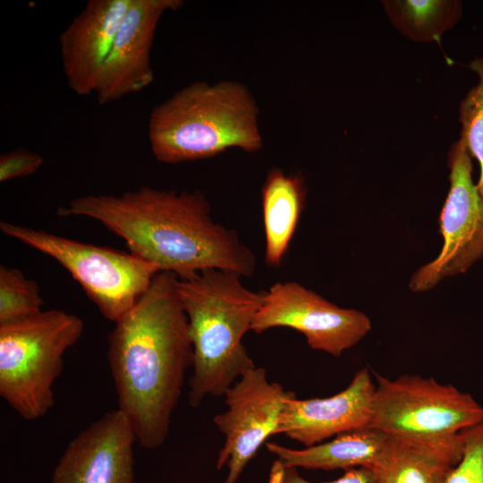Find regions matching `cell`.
Wrapping results in <instances>:
<instances>
[{"label": "cell", "mask_w": 483, "mask_h": 483, "mask_svg": "<svg viewBox=\"0 0 483 483\" xmlns=\"http://www.w3.org/2000/svg\"><path fill=\"white\" fill-rule=\"evenodd\" d=\"M274 327L299 331L313 350L334 357L357 344L371 329L369 318L354 309H343L296 282H277L265 291L250 330Z\"/></svg>", "instance_id": "obj_9"}, {"label": "cell", "mask_w": 483, "mask_h": 483, "mask_svg": "<svg viewBox=\"0 0 483 483\" xmlns=\"http://www.w3.org/2000/svg\"><path fill=\"white\" fill-rule=\"evenodd\" d=\"M392 25L417 42H436L460 19L462 4L452 0L382 1Z\"/></svg>", "instance_id": "obj_18"}, {"label": "cell", "mask_w": 483, "mask_h": 483, "mask_svg": "<svg viewBox=\"0 0 483 483\" xmlns=\"http://www.w3.org/2000/svg\"><path fill=\"white\" fill-rule=\"evenodd\" d=\"M83 330L80 317L61 309L0 325V396L22 419L36 420L53 408L64 353Z\"/></svg>", "instance_id": "obj_5"}, {"label": "cell", "mask_w": 483, "mask_h": 483, "mask_svg": "<svg viewBox=\"0 0 483 483\" xmlns=\"http://www.w3.org/2000/svg\"><path fill=\"white\" fill-rule=\"evenodd\" d=\"M131 0H89L59 37L66 83L79 96L96 93L105 62Z\"/></svg>", "instance_id": "obj_14"}, {"label": "cell", "mask_w": 483, "mask_h": 483, "mask_svg": "<svg viewBox=\"0 0 483 483\" xmlns=\"http://www.w3.org/2000/svg\"><path fill=\"white\" fill-rule=\"evenodd\" d=\"M470 67L479 76V82L462 99L459 107V121L462 125L461 140L470 157L480 165L477 188L483 197V59L473 60Z\"/></svg>", "instance_id": "obj_20"}, {"label": "cell", "mask_w": 483, "mask_h": 483, "mask_svg": "<svg viewBox=\"0 0 483 483\" xmlns=\"http://www.w3.org/2000/svg\"><path fill=\"white\" fill-rule=\"evenodd\" d=\"M44 301L39 286L15 267H0V325L33 317L41 311Z\"/></svg>", "instance_id": "obj_19"}, {"label": "cell", "mask_w": 483, "mask_h": 483, "mask_svg": "<svg viewBox=\"0 0 483 483\" xmlns=\"http://www.w3.org/2000/svg\"><path fill=\"white\" fill-rule=\"evenodd\" d=\"M178 279L160 271L108 336L117 410L127 418L137 443L148 450L165 442L187 370L193 365Z\"/></svg>", "instance_id": "obj_2"}, {"label": "cell", "mask_w": 483, "mask_h": 483, "mask_svg": "<svg viewBox=\"0 0 483 483\" xmlns=\"http://www.w3.org/2000/svg\"><path fill=\"white\" fill-rule=\"evenodd\" d=\"M267 483H316L305 479L300 475L295 467L284 465L279 460H275L270 467ZM319 483H375L371 468L359 467L346 470L337 479Z\"/></svg>", "instance_id": "obj_22"}, {"label": "cell", "mask_w": 483, "mask_h": 483, "mask_svg": "<svg viewBox=\"0 0 483 483\" xmlns=\"http://www.w3.org/2000/svg\"><path fill=\"white\" fill-rule=\"evenodd\" d=\"M259 109L239 81H195L157 105L148 122L154 157L165 164L209 158L230 148L263 147Z\"/></svg>", "instance_id": "obj_4"}, {"label": "cell", "mask_w": 483, "mask_h": 483, "mask_svg": "<svg viewBox=\"0 0 483 483\" xmlns=\"http://www.w3.org/2000/svg\"><path fill=\"white\" fill-rule=\"evenodd\" d=\"M369 428L388 435L437 436L459 434L483 420V406L469 393L433 377L375 373Z\"/></svg>", "instance_id": "obj_7"}, {"label": "cell", "mask_w": 483, "mask_h": 483, "mask_svg": "<svg viewBox=\"0 0 483 483\" xmlns=\"http://www.w3.org/2000/svg\"><path fill=\"white\" fill-rule=\"evenodd\" d=\"M0 230L64 267L102 316L114 323L133 307L160 272L157 265L131 252L7 221L0 222Z\"/></svg>", "instance_id": "obj_6"}, {"label": "cell", "mask_w": 483, "mask_h": 483, "mask_svg": "<svg viewBox=\"0 0 483 483\" xmlns=\"http://www.w3.org/2000/svg\"><path fill=\"white\" fill-rule=\"evenodd\" d=\"M376 385L369 370H358L350 384L325 398H288L275 435L284 434L305 447L340 434L369 428Z\"/></svg>", "instance_id": "obj_13"}, {"label": "cell", "mask_w": 483, "mask_h": 483, "mask_svg": "<svg viewBox=\"0 0 483 483\" xmlns=\"http://www.w3.org/2000/svg\"><path fill=\"white\" fill-rule=\"evenodd\" d=\"M276 382H269L266 369L258 368L241 377L225 394L227 409L213 422L225 441L216 462L228 468L223 483H236L250 461L269 436H275L285 401L294 395Z\"/></svg>", "instance_id": "obj_10"}, {"label": "cell", "mask_w": 483, "mask_h": 483, "mask_svg": "<svg viewBox=\"0 0 483 483\" xmlns=\"http://www.w3.org/2000/svg\"><path fill=\"white\" fill-rule=\"evenodd\" d=\"M387 436L365 428L304 449H292L276 443H267L266 446L285 466L323 470L372 469L385 448Z\"/></svg>", "instance_id": "obj_16"}, {"label": "cell", "mask_w": 483, "mask_h": 483, "mask_svg": "<svg viewBox=\"0 0 483 483\" xmlns=\"http://www.w3.org/2000/svg\"><path fill=\"white\" fill-rule=\"evenodd\" d=\"M44 157L26 148H16L0 156V182L33 174L43 165Z\"/></svg>", "instance_id": "obj_23"}, {"label": "cell", "mask_w": 483, "mask_h": 483, "mask_svg": "<svg viewBox=\"0 0 483 483\" xmlns=\"http://www.w3.org/2000/svg\"><path fill=\"white\" fill-rule=\"evenodd\" d=\"M450 188L439 218L444 244L433 261L411 279L413 292L431 289L443 278L465 272L483 256V197L472 180L470 155L462 140L448 154Z\"/></svg>", "instance_id": "obj_8"}, {"label": "cell", "mask_w": 483, "mask_h": 483, "mask_svg": "<svg viewBox=\"0 0 483 483\" xmlns=\"http://www.w3.org/2000/svg\"><path fill=\"white\" fill-rule=\"evenodd\" d=\"M462 451L461 432L437 436L388 435L372 468L375 483H445Z\"/></svg>", "instance_id": "obj_15"}, {"label": "cell", "mask_w": 483, "mask_h": 483, "mask_svg": "<svg viewBox=\"0 0 483 483\" xmlns=\"http://www.w3.org/2000/svg\"><path fill=\"white\" fill-rule=\"evenodd\" d=\"M182 0H131L105 62L95 96L107 105L138 93L154 80L151 49L158 23Z\"/></svg>", "instance_id": "obj_11"}, {"label": "cell", "mask_w": 483, "mask_h": 483, "mask_svg": "<svg viewBox=\"0 0 483 483\" xmlns=\"http://www.w3.org/2000/svg\"><path fill=\"white\" fill-rule=\"evenodd\" d=\"M135 443L127 418L111 411L68 444L51 483H134Z\"/></svg>", "instance_id": "obj_12"}, {"label": "cell", "mask_w": 483, "mask_h": 483, "mask_svg": "<svg viewBox=\"0 0 483 483\" xmlns=\"http://www.w3.org/2000/svg\"><path fill=\"white\" fill-rule=\"evenodd\" d=\"M240 275L221 269L200 271L177 282L193 348L188 402L198 408L208 396L225 395L256 368L242 344L262 305L265 291L245 287Z\"/></svg>", "instance_id": "obj_3"}, {"label": "cell", "mask_w": 483, "mask_h": 483, "mask_svg": "<svg viewBox=\"0 0 483 483\" xmlns=\"http://www.w3.org/2000/svg\"><path fill=\"white\" fill-rule=\"evenodd\" d=\"M301 175L275 167L268 171L261 188L266 238L265 260L278 267L289 249L306 199Z\"/></svg>", "instance_id": "obj_17"}, {"label": "cell", "mask_w": 483, "mask_h": 483, "mask_svg": "<svg viewBox=\"0 0 483 483\" xmlns=\"http://www.w3.org/2000/svg\"><path fill=\"white\" fill-rule=\"evenodd\" d=\"M461 435L462 455L445 483H483V420Z\"/></svg>", "instance_id": "obj_21"}, {"label": "cell", "mask_w": 483, "mask_h": 483, "mask_svg": "<svg viewBox=\"0 0 483 483\" xmlns=\"http://www.w3.org/2000/svg\"><path fill=\"white\" fill-rule=\"evenodd\" d=\"M101 223L122 238L129 252L181 280L209 268L251 276L257 259L237 233L216 223L199 191L141 186L121 194L74 198L56 211Z\"/></svg>", "instance_id": "obj_1"}]
</instances>
